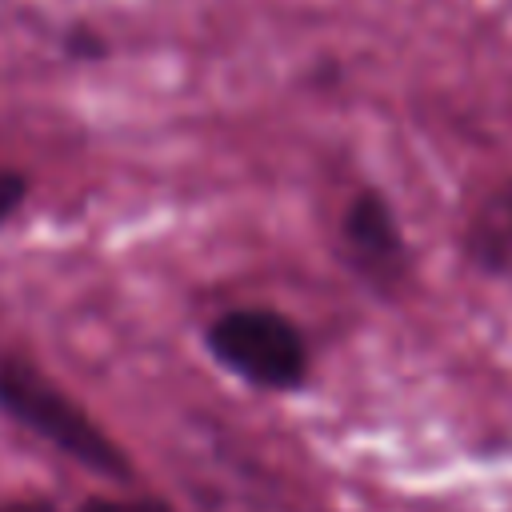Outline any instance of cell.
<instances>
[{
	"instance_id": "cell-8",
	"label": "cell",
	"mask_w": 512,
	"mask_h": 512,
	"mask_svg": "<svg viewBox=\"0 0 512 512\" xmlns=\"http://www.w3.org/2000/svg\"><path fill=\"white\" fill-rule=\"evenodd\" d=\"M504 212H508V224H512V184H508V192H504Z\"/></svg>"
},
{
	"instance_id": "cell-4",
	"label": "cell",
	"mask_w": 512,
	"mask_h": 512,
	"mask_svg": "<svg viewBox=\"0 0 512 512\" xmlns=\"http://www.w3.org/2000/svg\"><path fill=\"white\" fill-rule=\"evenodd\" d=\"M76 512H176L164 496H88Z\"/></svg>"
},
{
	"instance_id": "cell-3",
	"label": "cell",
	"mask_w": 512,
	"mask_h": 512,
	"mask_svg": "<svg viewBox=\"0 0 512 512\" xmlns=\"http://www.w3.org/2000/svg\"><path fill=\"white\" fill-rule=\"evenodd\" d=\"M340 248L348 268L372 292H396L412 272V248L384 192L360 188L340 216Z\"/></svg>"
},
{
	"instance_id": "cell-2",
	"label": "cell",
	"mask_w": 512,
	"mask_h": 512,
	"mask_svg": "<svg viewBox=\"0 0 512 512\" xmlns=\"http://www.w3.org/2000/svg\"><path fill=\"white\" fill-rule=\"evenodd\" d=\"M208 356L256 392H296L312 372L308 336L292 316L264 304L224 308L204 328Z\"/></svg>"
},
{
	"instance_id": "cell-6",
	"label": "cell",
	"mask_w": 512,
	"mask_h": 512,
	"mask_svg": "<svg viewBox=\"0 0 512 512\" xmlns=\"http://www.w3.org/2000/svg\"><path fill=\"white\" fill-rule=\"evenodd\" d=\"M64 48H68L72 56H84V60H96V56H104V40H100L96 32H88V28H80V32H68V36H64Z\"/></svg>"
},
{
	"instance_id": "cell-1",
	"label": "cell",
	"mask_w": 512,
	"mask_h": 512,
	"mask_svg": "<svg viewBox=\"0 0 512 512\" xmlns=\"http://www.w3.org/2000/svg\"><path fill=\"white\" fill-rule=\"evenodd\" d=\"M0 412L12 424H20L24 432L52 444L72 464H80L104 480H116V484L132 480L128 452L92 420V412L72 392H64L44 368H36L20 356L0 360Z\"/></svg>"
},
{
	"instance_id": "cell-5",
	"label": "cell",
	"mask_w": 512,
	"mask_h": 512,
	"mask_svg": "<svg viewBox=\"0 0 512 512\" xmlns=\"http://www.w3.org/2000/svg\"><path fill=\"white\" fill-rule=\"evenodd\" d=\"M28 200V176L16 168H0V228L24 208Z\"/></svg>"
},
{
	"instance_id": "cell-7",
	"label": "cell",
	"mask_w": 512,
	"mask_h": 512,
	"mask_svg": "<svg viewBox=\"0 0 512 512\" xmlns=\"http://www.w3.org/2000/svg\"><path fill=\"white\" fill-rule=\"evenodd\" d=\"M0 512H60L48 496H16V500H0Z\"/></svg>"
}]
</instances>
